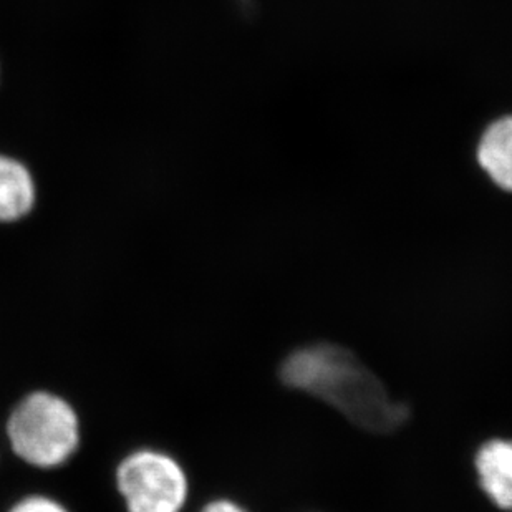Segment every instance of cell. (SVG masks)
Listing matches in <instances>:
<instances>
[{"label": "cell", "instance_id": "obj_1", "mask_svg": "<svg viewBox=\"0 0 512 512\" xmlns=\"http://www.w3.org/2000/svg\"><path fill=\"white\" fill-rule=\"evenodd\" d=\"M277 378L368 435H395L413 416L380 373L342 343L317 340L290 350L277 367Z\"/></svg>", "mask_w": 512, "mask_h": 512}, {"label": "cell", "instance_id": "obj_2", "mask_svg": "<svg viewBox=\"0 0 512 512\" xmlns=\"http://www.w3.org/2000/svg\"><path fill=\"white\" fill-rule=\"evenodd\" d=\"M15 455L37 468H55L72 458L80 441L78 416L54 393L37 392L20 401L7 423Z\"/></svg>", "mask_w": 512, "mask_h": 512}, {"label": "cell", "instance_id": "obj_3", "mask_svg": "<svg viewBox=\"0 0 512 512\" xmlns=\"http://www.w3.org/2000/svg\"><path fill=\"white\" fill-rule=\"evenodd\" d=\"M116 483L128 512H181L188 501L184 469L160 451H136L123 459Z\"/></svg>", "mask_w": 512, "mask_h": 512}, {"label": "cell", "instance_id": "obj_4", "mask_svg": "<svg viewBox=\"0 0 512 512\" xmlns=\"http://www.w3.org/2000/svg\"><path fill=\"white\" fill-rule=\"evenodd\" d=\"M474 476L494 509L512 512V438L494 436L474 451Z\"/></svg>", "mask_w": 512, "mask_h": 512}, {"label": "cell", "instance_id": "obj_5", "mask_svg": "<svg viewBox=\"0 0 512 512\" xmlns=\"http://www.w3.org/2000/svg\"><path fill=\"white\" fill-rule=\"evenodd\" d=\"M37 186L29 168L12 156L0 155V223H15L34 209Z\"/></svg>", "mask_w": 512, "mask_h": 512}, {"label": "cell", "instance_id": "obj_6", "mask_svg": "<svg viewBox=\"0 0 512 512\" xmlns=\"http://www.w3.org/2000/svg\"><path fill=\"white\" fill-rule=\"evenodd\" d=\"M478 163L499 189L512 194V115L499 118L484 131Z\"/></svg>", "mask_w": 512, "mask_h": 512}, {"label": "cell", "instance_id": "obj_7", "mask_svg": "<svg viewBox=\"0 0 512 512\" xmlns=\"http://www.w3.org/2000/svg\"><path fill=\"white\" fill-rule=\"evenodd\" d=\"M9 512H68L62 504L57 503L55 499L45 498V496H29L15 504Z\"/></svg>", "mask_w": 512, "mask_h": 512}, {"label": "cell", "instance_id": "obj_8", "mask_svg": "<svg viewBox=\"0 0 512 512\" xmlns=\"http://www.w3.org/2000/svg\"><path fill=\"white\" fill-rule=\"evenodd\" d=\"M199 512H251L244 504L237 503L234 499L219 498L206 504Z\"/></svg>", "mask_w": 512, "mask_h": 512}]
</instances>
